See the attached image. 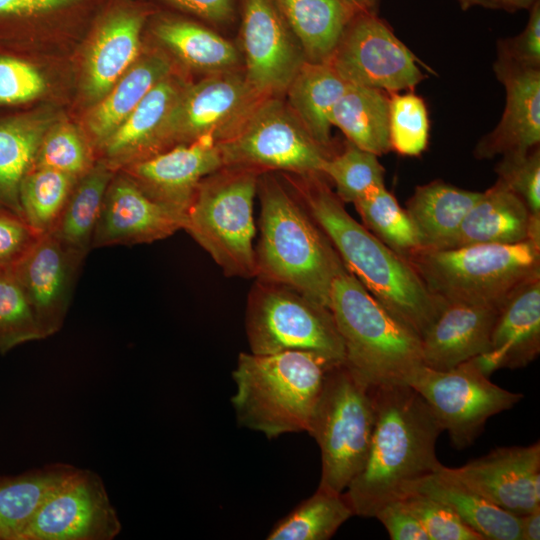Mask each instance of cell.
Wrapping results in <instances>:
<instances>
[{
	"label": "cell",
	"instance_id": "cell-1",
	"mask_svg": "<svg viewBox=\"0 0 540 540\" xmlns=\"http://www.w3.org/2000/svg\"><path fill=\"white\" fill-rule=\"evenodd\" d=\"M371 392L375 422L367 459L344 491L354 515L362 517L413 494L442 465L435 446L443 428L423 397L405 383Z\"/></svg>",
	"mask_w": 540,
	"mask_h": 540
},
{
	"label": "cell",
	"instance_id": "cell-2",
	"mask_svg": "<svg viewBox=\"0 0 540 540\" xmlns=\"http://www.w3.org/2000/svg\"><path fill=\"white\" fill-rule=\"evenodd\" d=\"M302 177L296 185L298 200L328 237L344 266L388 312L421 338L444 300L427 289L404 257L357 222L319 175Z\"/></svg>",
	"mask_w": 540,
	"mask_h": 540
},
{
	"label": "cell",
	"instance_id": "cell-3",
	"mask_svg": "<svg viewBox=\"0 0 540 540\" xmlns=\"http://www.w3.org/2000/svg\"><path fill=\"white\" fill-rule=\"evenodd\" d=\"M260 238L256 278L291 288L330 306L334 278L344 264L302 203L275 177L258 179Z\"/></svg>",
	"mask_w": 540,
	"mask_h": 540
},
{
	"label": "cell",
	"instance_id": "cell-4",
	"mask_svg": "<svg viewBox=\"0 0 540 540\" xmlns=\"http://www.w3.org/2000/svg\"><path fill=\"white\" fill-rule=\"evenodd\" d=\"M338 363L313 351L240 353L231 397L238 424L268 439L306 432L325 377Z\"/></svg>",
	"mask_w": 540,
	"mask_h": 540
},
{
	"label": "cell",
	"instance_id": "cell-5",
	"mask_svg": "<svg viewBox=\"0 0 540 540\" xmlns=\"http://www.w3.org/2000/svg\"><path fill=\"white\" fill-rule=\"evenodd\" d=\"M329 309L343 341L344 364L368 386L407 384L423 365L420 338L345 266L332 283Z\"/></svg>",
	"mask_w": 540,
	"mask_h": 540
},
{
	"label": "cell",
	"instance_id": "cell-6",
	"mask_svg": "<svg viewBox=\"0 0 540 540\" xmlns=\"http://www.w3.org/2000/svg\"><path fill=\"white\" fill-rule=\"evenodd\" d=\"M405 259L434 296L497 307L518 285L540 274V246L529 240L420 248Z\"/></svg>",
	"mask_w": 540,
	"mask_h": 540
},
{
	"label": "cell",
	"instance_id": "cell-7",
	"mask_svg": "<svg viewBox=\"0 0 540 540\" xmlns=\"http://www.w3.org/2000/svg\"><path fill=\"white\" fill-rule=\"evenodd\" d=\"M258 171L223 167L198 185L186 211V230L228 276H257L253 246Z\"/></svg>",
	"mask_w": 540,
	"mask_h": 540
},
{
	"label": "cell",
	"instance_id": "cell-8",
	"mask_svg": "<svg viewBox=\"0 0 540 540\" xmlns=\"http://www.w3.org/2000/svg\"><path fill=\"white\" fill-rule=\"evenodd\" d=\"M375 422L371 387L342 363L327 373L306 432L321 451L319 487L342 493L362 470Z\"/></svg>",
	"mask_w": 540,
	"mask_h": 540
},
{
	"label": "cell",
	"instance_id": "cell-9",
	"mask_svg": "<svg viewBox=\"0 0 540 540\" xmlns=\"http://www.w3.org/2000/svg\"><path fill=\"white\" fill-rule=\"evenodd\" d=\"M245 325L252 353L313 351L344 362L343 341L330 309L286 286L258 279L248 298Z\"/></svg>",
	"mask_w": 540,
	"mask_h": 540
},
{
	"label": "cell",
	"instance_id": "cell-10",
	"mask_svg": "<svg viewBox=\"0 0 540 540\" xmlns=\"http://www.w3.org/2000/svg\"><path fill=\"white\" fill-rule=\"evenodd\" d=\"M224 167L282 170L322 175L329 157L306 131L290 107L263 98L228 138L217 142Z\"/></svg>",
	"mask_w": 540,
	"mask_h": 540
},
{
	"label": "cell",
	"instance_id": "cell-11",
	"mask_svg": "<svg viewBox=\"0 0 540 540\" xmlns=\"http://www.w3.org/2000/svg\"><path fill=\"white\" fill-rule=\"evenodd\" d=\"M407 384L427 402L457 449L470 446L487 420L513 408L523 398L494 384L474 359L449 370L421 365Z\"/></svg>",
	"mask_w": 540,
	"mask_h": 540
},
{
	"label": "cell",
	"instance_id": "cell-12",
	"mask_svg": "<svg viewBox=\"0 0 540 540\" xmlns=\"http://www.w3.org/2000/svg\"><path fill=\"white\" fill-rule=\"evenodd\" d=\"M350 84L413 91L425 78L418 59L375 11H358L328 61Z\"/></svg>",
	"mask_w": 540,
	"mask_h": 540
},
{
	"label": "cell",
	"instance_id": "cell-13",
	"mask_svg": "<svg viewBox=\"0 0 540 540\" xmlns=\"http://www.w3.org/2000/svg\"><path fill=\"white\" fill-rule=\"evenodd\" d=\"M263 98L245 75L233 70L212 73L182 90L165 125V146L200 139L220 142L238 129Z\"/></svg>",
	"mask_w": 540,
	"mask_h": 540
},
{
	"label": "cell",
	"instance_id": "cell-14",
	"mask_svg": "<svg viewBox=\"0 0 540 540\" xmlns=\"http://www.w3.org/2000/svg\"><path fill=\"white\" fill-rule=\"evenodd\" d=\"M121 530L101 477L78 468L44 501L18 540H112Z\"/></svg>",
	"mask_w": 540,
	"mask_h": 540
},
{
	"label": "cell",
	"instance_id": "cell-15",
	"mask_svg": "<svg viewBox=\"0 0 540 540\" xmlns=\"http://www.w3.org/2000/svg\"><path fill=\"white\" fill-rule=\"evenodd\" d=\"M242 46L245 77L262 97L286 92L307 61L271 0H245Z\"/></svg>",
	"mask_w": 540,
	"mask_h": 540
},
{
	"label": "cell",
	"instance_id": "cell-16",
	"mask_svg": "<svg viewBox=\"0 0 540 540\" xmlns=\"http://www.w3.org/2000/svg\"><path fill=\"white\" fill-rule=\"evenodd\" d=\"M450 472L501 509L523 516L540 507V442L498 447Z\"/></svg>",
	"mask_w": 540,
	"mask_h": 540
},
{
	"label": "cell",
	"instance_id": "cell-17",
	"mask_svg": "<svg viewBox=\"0 0 540 540\" xmlns=\"http://www.w3.org/2000/svg\"><path fill=\"white\" fill-rule=\"evenodd\" d=\"M84 259L45 233L12 267L46 338L63 326Z\"/></svg>",
	"mask_w": 540,
	"mask_h": 540
},
{
	"label": "cell",
	"instance_id": "cell-18",
	"mask_svg": "<svg viewBox=\"0 0 540 540\" xmlns=\"http://www.w3.org/2000/svg\"><path fill=\"white\" fill-rule=\"evenodd\" d=\"M185 222V212L151 198L128 176L113 177L91 247L152 243L184 229Z\"/></svg>",
	"mask_w": 540,
	"mask_h": 540
},
{
	"label": "cell",
	"instance_id": "cell-19",
	"mask_svg": "<svg viewBox=\"0 0 540 540\" xmlns=\"http://www.w3.org/2000/svg\"><path fill=\"white\" fill-rule=\"evenodd\" d=\"M493 70L505 88L502 117L476 144L477 159L525 153L540 143V68H529L497 56Z\"/></svg>",
	"mask_w": 540,
	"mask_h": 540
},
{
	"label": "cell",
	"instance_id": "cell-20",
	"mask_svg": "<svg viewBox=\"0 0 540 540\" xmlns=\"http://www.w3.org/2000/svg\"><path fill=\"white\" fill-rule=\"evenodd\" d=\"M223 167L216 142L200 139L131 163L127 172L151 198L186 213L200 182Z\"/></svg>",
	"mask_w": 540,
	"mask_h": 540
},
{
	"label": "cell",
	"instance_id": "cell-21",
	"mask_svg": "<svg viewBox=\"0 0 540 540\" xmlns=\"http://www.w3.org/2000/svg\"><path fill=\"white\" fill-rule=\"evenodd\" d=\"M540 352V274L513 289L500 304L488 350L473 358L484 374L517 369Z\"/></svg>",
	"mask_w": 540,
	"mask_h": 540
},
{
	"label": "cell",
	"instance_id": "cell-22",
	"mask_svg": "<svg viewBox=\"0 0 540 540\" xmlns=\"http://www.w3.org/2000/svg\"><path fill=\"white\" fill-rule=\"evenodd\" d=\"M498 308L444 300L438 316L420 338L423 364L449 370L485 353Z\"/></svg>",
	"mask_w": 540,
	"mask_h": 540
},
{
	"label": "cell",
	"instance_id": "cell-23",
	"mask_svg": "<svg viewBox=\"0 0 540 540\" xmlns=\"http://www.w3.org/2000/svg\"><path fill=\"white\" fill-rule=\"evenodd\" d=\"M146 15L133 7L118 6L105 13L97 25L85 63L86 95L104 97L138 56Z\"/></svg>",
	"mask_w": 540,
	"mask_h": 540
},
{
	"label": "cell",
	"instance_id": "cell-24",
	"mask_svg": "<svg viewBox=\"0 0 540 540\" xmlns=\"http://www.w3.org/2000/svg\"><path fill=\"white\" fill-rule=\"evenodd\" d=\"M182 87L165 77L144 96L125 121L101 145L104 161L113 170L160 153L165 146L164 129Z\"/></svg>",
	"mask_w": 540,
	"mask_h": 540
},
{
	"label": "cell",
	"instance_id": "cell-25",
	"mask_svg": "<svg viewBox=\"0 0 540 540\" xmlns=\"http://www.w3.org/2000/svg\"><path fill=\"white\" fill-rule=\"evenodd\" d=\"M530 214L524 201L501 181L481 193L444 249L529 240Z\"/></svg>",
	"mask_w": 540,
	"mask_h": 540
},
{
	"label": "cell",
	"instance_id": "cell-26",
	"mask_svg": "<svg viewBox=\"0 0 540 540\" xmlns=\"http://www.w3.org/2000/svg\"><path fill=\"white\" fill-rule=\"evenodd\" d=\"M414 493L448 505L483 540H521L520 517L496 506L467 487L443 464L422 480Z\"/></svg>",
	"mask_w": 540,
	"mask_h": 540
},
{
	"label": "cell",
	"instance_id": "cell-27",
	"mask_svg": "<svg viewBox=\"0 0 540 540\" xmlns=\"http://www.w3.org/2000/svg\"><path fill=\"white\" fill-rule=\"evenodd\" d=\"M481 193L442 180L417 186L405 210L418 232L421 248L444 249Z\"/></svg>",
	"mask_w": 540,
	"mask_h": 540
},
{
	"label": "cell",
	"instance_id": "cell-28",
	"mask_svg": "<svg viewBox=\"0 0 540 540\" xmlns=\"http://www.w3.org/2000/svg\"><path fill=\"white\" fill-rule=\"evenodd\" d=\"M310 62H328L361 10L342 0H275Z\"/></svg>",
	"mask_w": 540,
	"mask_h": 540
},
{
	"label": "cell",
	"instance_id": "cell-29",
	"mask_svg": "<svg viewBox=\"0 0 540 540\" xmlns=\"http://www.w3.org/2000/svg\"><path fill=\"white\" fill-rule=\"evenodd\" d=\"M347 85L329 62L305 61L286 91L294 115L326 150L331 143V111Z\"/></svg>",
	"mask_w": 540,
	"mask_h": 540
},
{
	"label": "cell",
	"instance_id": "cell-30",
	"mask_svg": "<svg viewBox=\"0 0 540 540\" xmlns=\"http://www.w3.org/2000/svg\"><path fill=\"white\" fill-rule=\"evenodd\" d=\"M330 121L348 141L379 156L391 150L389 139V93L350 84L335 103Z\"/></svg>",
	"mask_w": 540,
	"mask_h": 540
},
{
	"label": "cell",
	"instance_id": "cell-31",
	"mask_svg": "<svg viewBox=\"0 0 540 540\" xmlns=\"http://www.w3.org/2000/svg\"><path fill=\"white\" fill-rule=\"evenodd\" d=\"M77 469L55 463L0 478V540H18L44 501Z\"/></svg>",
	"mask_w": 540,
	"mask_h": 540
},
{
	"label": "cell",
	"instance_id": "cell-32",
	"mask_svg": "<svg viewBox=\"0 0 540 540\" xmlns=\"http://www.w3.org/2000/svg\"><path fill=\"white\" fill-rule=\"evenodd\" d=\"M169 74L170 64L160 55L131 66L88 115V129L96 143L101 147L151 88Z\"/></svg>",
	"mask_w": 540,
	"mask_h": 540
},
{
	"label": "cell",
	"instance_id": "cell-33",
	"mask_svg": "<svg viewBox=\"0 0 540 540\" xmlns=\"http://www.w3.org/2000/svg\"><path fill=\"white\" fill-rule=\"evenodd\" d=\"M51 127L46 116H24L0 123V202L22 216L20 186L33 167L41 142Z\"/></svg>",
	"mask_w": 540,
	"mask_h": 540
},
{
	"label": "cell",
	"instance_id": "cell-34",
	"mask_svg": "<svg viewBox=\"0 0 540 540\" xmlns=\"http://www.w3.org/2000/svg\"><path fill=\"white\" fill-rule=\"evenodd\" d=\"M114 170L99 161L76 182L51 234L67 248L86 256Z\"/></svg>",
	"mask_w": 540,
	"mask_h": 540
},
{
	"label": "cell",
	"instance_id": "cell-35",
	"mask_svg": "<svg viewBox=\"0 0 540 540\" xmlns=\"http://www.w3.org/2000/svg\"><path fill=\"white\" fill-rule=\"evenodd\" d=\"M155 37L187 65L208 73L230 71L240 62L235 46L193 22L164 18L153 27Z\"/></svg>",
	"mask_w": 540,
	"mask_h": 540
},
{
	"label": "cell",
	"instance_id": "cell-36",
	"mask_svg": "<svg viewBox=\"0 0 540 540\" xmlns=\"http://www.w3.org/2000/svg\"><path fill=\"white\" fill-rule=\"evenodd\" d=\"M354 511L344 492L322 487L277 521L268 540H328Z\"/></svg>",
	"mask_w": 540,
	"mask_h": 540
},
{
	"label": "cell",
	"instance_id": "cell-37",
	"mask_svg": "<svg viewBox=\"0 0 540 540\" xmlns=\"http://www.w3.org/2000/svg\"><path fill=\"white\" fill-rule=\"evenodd\" d=\"M354 205L364 226L402 257L406 258L421 248L411 218L385 184L370 189Z\"/></svg>",
	"mask_w": 540,
	"mask_h": 540
},
{
	"label": "cell",
	"instance_id": "cell-38",
	"mask_svg": "<svg viewBox=\"0 0 540 540\" xmlns=\"http://www.w3.org/2000/svg\"><path fill=\"white\" fill-rule=\"evenodd\" d=\"M77 181L53 169L32 167L20 186L22 217L38 233H50Z\"/></svg>",
	"mask_w": 540,
	"mask_h": 540
},
{
	"label": "cell",
	"instance_id": "cell-39",
	"mask_svg": "<svg viewBox=\"0 0 540 540\" xmlns=\"http://www.w3.org/2000/svg\"><path fill=\"white\" fill-rule=\"evenodd\" d=\"M377 157L349 142L343 152L326 159L322 175L334 182L335 194L342 202L355 203L373 187L384 184L385 170Z\"/></svg>",
	"mask_w": 540,
	"mask_h": 540
},
{
	"label": "cell",
	"instance_id": "cell-40",
	"mask_svg": "<svg viewBox=\"0 0 540 540\" xmlns=\"http://www.w3.org/2000/svg\"><path fill=\"white\" fill-rule=\"evenodd\" d=\"M46 338L33 308L11 268L0 270V354Z\"/></svg>",
	"mask_w": 540,
	"mask_h": 540
},
{
	"label": "cell",
	"instance_id": "cell-41",
	"mask_svg": "<svg viewBox=\"0 0 540 540\" xmlns=\"http://www.w3.org/2000/svg\"><path fill=\"white\" fill-rule=\"evenodd\" d=\"M429 119L424 100L413 91L389 93V139L391 150L418 156L427 147Z\"/></svg>",
	"mask_w": 540,
	"mask_h": 540
},
{
	"label": "cell",
	"instance_id": "cell-42",
	"mask_svg": "<svg viewBox=\"0 0 540 540\" xmlns=\"http://www.w3.org/2000/svg\"><path fill=\"white\" fill-rule=\"evenodd\" d=\"M93 166L87 143L76 128L68 123H59L48 129L33 165L53 169L77 179Z\"/></svg>",
	"mask_w": 540,
	"mask_h": 540
},
{
	"label": "cell",
	"instance_id": "cell-43",
	"mask_svg": "<svg viewBox=\"0 0 540 540\" xmlns=\"http://www.w3.org/2000/svg\"><path fill=\"white\" fill-rule=\"evenodd\" d=\"M501 181L525 203L530 220L540 223V149L502 156L495 167Z\"/></svg>",
	"mask_w": 540,
	"mask_h": 540
},
{
	"label": "cell",
	"instance_id": "cell-44",
	"mask_svg": "<svg viewBox=\"0 0 540 540\" xmlns=\"http://www.w3.org/2000/svg\"><path fill=\"white\" fill-rule=\"evenodd\" d=\"M401 500L420 521L430 540H483L441 501L422 493Z\"/></svg>",
	"mask_w": 540,
	"mask_h": 540
},
{
	"label": "cell",
	"instance_id": "cell-45",
	"mask_svg": "<svg viewBox=\"0 0 540 540\" xmlns=\"http://www.w3.org/2000/svg\"><path fill=\"white\" fill-rule=\"evenodd\" d=\"M45 89V79L33 65L13 57H0V105L31 101Z\"/></svg>",
	"mask_w": 540,
	"mask_h": 540
},
{
	"label": "cell",
	"instance_id": "cell-46",
	"mask_svg": "<svg viewBox=\"0 0 540 540\" xmlns=\"http://www.w3.org/2000/svg\"><path fill=\"white\" fill-rule=\"evenodd\" d=\"M497 56L524 67L540 68V0L529 8L528 22L520 34L499 40Z\"/></svg>",
	"mask_w": 540,
	"mask_h": 540
},
{
	"label": "cell",
	"instance_id": "cell-47",
	"mask_svg": "<svg viewBox=\"0 0 540 540\" xmlns=\"http://www.w3.org/2000/svg\"><path fill=\"white\" fill-rule=\"evenodd\" d=\"M41 235L22 216L0 210V270L13 267Z\"/></svg>",
	"mask_w": 540,
	"mask_h": 540
},
{
	"label": "cell",
	"instance_id": "cell-48",
	"mask_svg": "<svg viewBox=\"0 0 540 540\" xmlns=\"http://www.w3.org/2000/svg\"><path fill=\"white\" fill-rule=\"evenodd\" d=\"M87 0H0V20H35L77 9Z\"/></svg>",
	"mask_w": 540,
	"mask_h": 540
},
{
	"label": "cell",
	"instance_id": "cell-49",
	"mask_svg": "<svg viewBox=\"0 0 540 540\" xmlns=\"http://www.w3.org/2000/svg\"><path fill=\"white\" fill-rule=\"evenodd\" d=\"M392 540H430L417 517L402 500L384 505L375 515Z\"/></svg>",
	"mask_w": 540,
	"mask_h": 540
},
{
	"label": "cell",
	"instance_id": "cell-50",
	"mask_svg": "<svg viewBox=\"0 0 540 540\" xmlns=\"http://www.w3.org/2000/svg\"><path fill=\"white\" fill-rule=\"evenodd\" d=\"M170 5L201 18L223 22L233 13L232 0H163Z\"/></svg>",
	"mask_w": 540,
	"mask_h": 540
},
{
	"label": "cell",
	"instance_id": "cell-51",
	"mask_svg": "<svg viewBox=\"0 0 540 540\" xmlns=\"http://www.w3.org/2000/svg\"><path fill=\"white\" fill-rule=\"evenodd\" d=\"M462 10L472 7H483L489 9L504 10L506 12H516L528 9L538 0H456Z\"/></svg>",
	"mask_w": 540,
	"mask_h": 540
},
{
	"label": "cell",
	"instance_id": "cell-52",
	"mask_svg": "<svg viewBox=\"0 0 540 540\" xmlns=\"http://www.w3.org/2000/svg\"><path fill=\"white\" fill-rule=\"evenodd\" d=\"M521 540L540 539V507L520 516Z\"/></svg>",
	"mask_w": 540,
	"mask_h": 540
},
{
	"label": "cell",
	"instance_id": "cell-53",
	"mask_svg": "<svg viewBox=\"0 0 540 540\" xmlns=\"http://www.w3.org/2000/svg\"><path fill=\"white\" fill-rule=\"evenodd\" d=\"M357 9H367L362 0H342Z\"/></svg>",
	"mask_w": 540,
	"mask_h": 540
},
{
	"label": "cell",
	"instance_id": "cell-54",
	"mask_svg": "<svg viewBox=\"0 0 540 540\" xmlns=\"http://www.w3.org/2000/svg\"><path fill=\"white\" fill-rule=\"evenodd\" d=\"M368 10L375 11L379 0H362Z\"/></svg>",
	"mask_w": 540,
	"mask_h": 540
}]
</instances>
